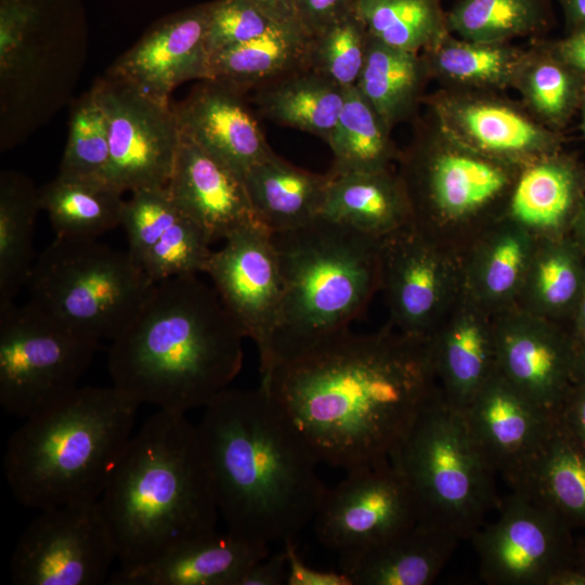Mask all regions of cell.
Returning <instances> with one entry per match:
<instances>
[{"instance_id":"8fae6325","label":"cell","mask_w":585,"mask_h":585,"mask_svg":"<svg viewBox=\"0 0 585 585\" xmlns=\"http://www.w3.org/2000/svg\"><path fill=\"white\" fill-rule=\"evenodd\" d=\"M91 90L108 129V181L123 193L167 186L181 139L173 104L108 74Z\"/></svg>"},{"instance_id":"2e32d148","label":"cell","mask_w":585,"mask_h":585,"mask_svg":"<svg viewBox=\"0 0 585 585\" xmlns=\"http://www.w3.org/2000/svg\"><path fill=\"white\" fill-rule=\"evenodd\" d=\"M210 10L211 2H206L164 17L116 61L108 75L167 103L181 83L208 80Z\"/></svg>"},{"instance_id":"277c9868","label":"cell","mask_w":585,"mask_h":585,"mask_svg":"<svg viewBox=\"0 0 585 585\" xmlns=\"http://www.w3.org/2000/svg\"><path fill=\"white\" fill-rule=\"evenodd\" d=\"M98 502L121 569L214 532L220 514L196 425L161 410L148 417Z\"/></svg>"},{"instance_id":"db71d44e","label":"cell","mask_w":585,"mask_h":585,"mask_svg":"<svg viewBox=\"0 0 585 585\" xmlns=\"http://www.w3.org/2000/svg\"><path fill=\"white\" fill-rule=\"evenodd\" d=\"M548 585H585V574L571 564L555 574Z\"/></svg>"},{"instance_id":"f546056e","label":"cell","mask_w":585,"mask_h":585,"mask_svg":"<svg viewBox=\"0 0 585 585\" xmlns=\"http://www.w3.org/2000/svg\"><path fill=\"white\" fill-rule=\"evenodd\" d=\"M40 209L39 193L15 172L0 179V307L26 285L34 265V229Z\"/></svg>"},{"instance_id":"52a82bcc","label":"cell","mask_w":585,"mask_h":585,"mask_svg":"<svg viewBox=\"0 0 585 585\" xmlns=\"http://www.w3.org/2000/svg\"><path fill=\"white\" fill-rule=\"evenodd\" d=\"M415 498L418 520L471 538L497 504L495 472L464 412L433 391L390 454Z\"/></svg>"},{"instance_id":"ee69618b","label":"cell","mask_w":585,"mask_h":585,"mask_svg":"<svg viewBox=\"0 0 585 585\" xmlns=\"http://www.w3.org/2000/svg\"><path fill=\"white\" fill-rule=\"evenodd\" d=\"M521 243L508 237L494 249L485 273V285L495 295L508 291L516 283L522 265Z\"/></svg>"},{"instance_id":"8992f818","label":"cell","mask_w":585,"mask_h":585,"mask_svg":"<svg viewBox=\"0 0 585 585\" xmlns=\"http://www.w3.org/2000/svg\"><path fill=\"white\" fill-rule=\"evenodd\" d=\"M271 236L284 283L272 369L278 361L350 328L379 284L382 244L321 217Z\"/></svg>"},{"instance_id":"816d5d0a","label":"cell","mask_w":585,"mask_h":585,"mask_svg":"<svg viewBox=\"0 0 585 585\" xmlns=\"http://www.w3.org/2000/svg\"><path fill=\"white\" fill-rule=\"evenodd\" d=\"M277 24L299 23L295 0H248Z\"/></svg>"},{"instance_id":"f35d334b","label":"cell","mask_w":585,"mask_h":585,"mask_svg":"<svg viewBox=\"0 0 585 585\" xmlns=\"http://www.w3.org/2000/svg\"><path fill=\"white\" fill-rule=\"evenodd\" d=\"M109 162L106 119L90 90L77 102L72 112L68 138L58 173L108 181Z\"/></svg>"},{"instance_id":"f6af8a7d","label":"cell","mask_w":585,"mask_h":585,"mask_svg":"<svg viewBox=\"0 0 585 585\" xmlns=\"http://www.w3.org/2000/svg\"><path fill=\"white\" fill-rule=\"evenodd\" d=\"M577 285L571 263L563 257L544 260L537 272V287L542 298L554 306L569 301Z\"/></svg>"},{"instance_id":"cb8c5ba5","label":"cell","mask_w":585,"mask_h":585,"mask_svg":"<svg viewBox=\"0 0 585 585\" xmlns=\"http://www.w3.org/2000/svg\"><path fill=\"white\" fill-rule=\"evenodd\" d=\"M311 36L299 23L276 24L263 35L210 56V80L242 93L309 68Z\"/></svg>"},{"instance_id":"3957f363","label":"cell","mask_w":585,"mask_h":585,"mask_svg":"<svg viewBox=\"0 0 585 585\" xmlns=\"http://www.w3.org/2000/svg\"><path fill=\"white\" fill-rule=\"evenodd\" d=\"M244 334L197 274L157 282L112 340L113 386L138 404L185 414L206 407L239 374Z\"/></svg>"},{"instance_id":"c3c4849f","label":"cell","mask_w":585,"mask_h":585,"mask_svg":"<svg viewBox=\"0 0 585 585\" xmlns=\"http://www.w3.org/2000/svg\"><path fill=\"white\" fill-rule=\"evenodd\" d=\"M288 572L287 555L284 547L256 562L243 576L239 585L286 584Z\"/></svg>"},{"instance_id":"8d00e7d4","label":"cell","mask_w":585,"mask_h":585,"mask_svg":"<svg viewBox=\"0 0 585 585\" xmlns=\"http://www.w3.org/2000/svg\"><path fill=\"white\" fill-rule=\"evenodd\" d=\"M543 15V0H460L446 27L464 40L502 43L531 30Z\"/></svg>"},{"instance_id":"603a6c76","label":"cell","mask_w":585,"mask_h":585,"mask_svg":"<svg viewBox=\"0 0 585 585\" xmlns=\"http://www.w3.org/2000/svg\"><path fill=\"white\" fill-rule=\"evenodd\" d=\"M497 370L540 407L557 415L573 388L572 361L556 341L530 330L508 332L496 341Z\"/></svg>"},{"instance_id":"7402d4cb","label":"cell","mask_w":585,"mask_h":585,"mask_svg":"<svg viewBox=\"0 0 585 585\" xmlns=\"http://www.w3.org/2000/svg\"><path fill=\"white\" fill-rule=\"evenodd\" d=\"M243 179L258 222L270 233H278L320 217L330 174L304 170L273 152Z\"/></svg>"},{"instance_id":"d590c367","label":"cell","mask_w":585,"mask_h":585,"mask_svg":"<svg viewBox=\"0 0 585 585\" xmlns=\"http://www.w3.org/2000/svg\"><path fill=\"white\" fill-rule=\"evenodd\" d=\"M354 11L372 38L413 52L437 46L447 28L439 0H356Z\"/></svg>"},{"instance_id":"bcb514c9","label":"cell","mask_w":585,"mask_h":585,"mask_svg":"<svg viewBox=\"0 0 585 585\" xmlns=\"http://www.w3.org/2000/svg\"><path fill=\"white\" fill-rule=\"evenodd\" d=\"M356 0H295L297 20L314 36L355 9Z\"/></svg>"},{"instance_id":"74e56055","label":"cell","mask_w":585,"mask_h":585,"mask_svg":"<svg viewBox=\"0 0 585 585\" xmlns=\"http://www.w3.org/2000/svg\"><path fill=\"white\" fill-rule=\"evenodd\" d=\"M370 36L355 11L311 36L309 68L348 89L356 86Z\"/></svg>"},{"instance_id":"7c38bea8","label":"cell","mask_w":585,"mask_h":585,"mask_svg":"<svg viewBox=\"0 0 585 585\" xmlns=\"http://www.w3.org/2000/svg\"><path fill=\"white\" fill-rule=\"evenodd\" d=\"M413 493L390 458L355 466L327 489L314 516V531L340 557L369 549L414 525Z\"/></svg>"},{"instance_id":"7dc6e473","label":"cell","mask_w":585,"mask_h":585,"mask_svg":"<svg viewBox=\"0 0 585 585\" xmlns=\"http://www.w3.org/2000/svg\"><path fill=\"white\" fill-rule=\"evenodd\" d=\"M287 555V585H352L342 571H323L314 569L303 561L298 552L295 540L283 543Z\"/></svg>"},{"instance_id":"f907efd6","label":"cell","mask_w":585,"mask_h":585,"mask_svg":"<svg viewBox=\"0 0 585 585\" xmlns=\"http://www.w3.org/2000/svg\"><path fill=\"white\" fill-rule=\"evenodd\" d=\"M562 63L585 76V29L575 30L558 48Z\"/></svg>"},{"instance_id":"4316f807","label":"cell","mask_w":585,"mask_h":585,"mask_svg":"<svg viewBox=\"0 0 585 585\" xmlns=\"http://www.w3.org/2000/svg\"><path fill=\"white\" fill-rule=\"evenodd\" d=\"M38 193L56 236L98 238L121 225L123 192L108 181L58 173Z\"/></svg>"},{"instance_id":"9a60e30c","label":"cell","mask_w":585,"mask_h":585,"mask_svg":"<svg viewBox=\"0 0 585 585\" xmlns=\"http://www.w3.org/2000/svg\"><path fill=\"white\" fill-rule=\"evenodd\" d=\"M461 411L489 466L517 490L543 451L557 418L497 369Z\"/></svg>"},{"instance_id":"7a4b0ae2","label":"cell","mask_w":585,"mask_h":585,"mask_svg":"<svg viewBox=\"0 0 585 585\" xmlns=\"http://www.w3.org/2000/svg\"><path fill=\"white\" fill-rule=\"evenodd\" d=\"M196 427L229 533L284 543L314 519L327 491L320 463L261 386L224 390Z\"/></svg>"},{"instance_id":"30bf717a","label":"cell","mask_w":585,"mask_h":585,"mask_svg":"<svg viewBox=\"0 0 585 585\" xmlns=\"http://www.w3.org/2000/svg\"><path fill=\"white\" fill-rule=\"evenodd\" d=\"M10 560L16 585H96L108 581L115 544L98 500L39 510Z\"/></svg>"},{"instance_id":"ffe728a7","label":"cell","mask_w":585,"mask_h":585,"mask_svg":"<svg viewBox=\"0 0 585 585\" xmlns=\"http://www.w3.org/2000/svg\"><path fill=\"white\" fill-rule=\"evenodd\" d=\"M270 555L269 544L217 531L187 541L154 560L119 568L110 585H239L245 573Z\"/></svg>"},{"instance_id":"6f0895ef","label":"cell","mask_w":585,"mask_h":585,"mask_svg":"<svg viewBox=\"0 0 585 585\" xmlns=\"http://www.w3.org/2000/svg\"><path fill=\"white\" fill-rule=\"evenodd\" d=\"M582 116H583V131H584V135H585V100H584V103H583V107H582Z\"/></svg>"},{"instance_id":"484cf974","label":"cell","mask_w":585,"mask_h":585,"mask_svg":"<svg viewBox=\"0 0 585 585\" xmlns=\"http://www.w3.org/2000/svg\"><path fill=\"white\" fill-rule=\"evenodd\" d=\"M330 174L320 217L380 237L410 210L405 187L386 170Z\"/></svg>"},{"instance_id":"f1b7e54d","label":"cell","mask_w":585,"mask_h":585,"mask_svg":"<svg viewBox=\"0 0 585 585\" xmlns=\"http://www.w3.org/2000/svg\"><path fill=\"white\" fill-rule=\"evenodd\" d=\"M422 240L415 236L400 237L382 245L381 253L394 314L406 335L415 338H421L440 290L435 256Z\"/></svg>"},{"instance_id":"9f6ffc18","label":"cell","mask_w":585,"mask_h":585,"mask_svg":"<svg viewBox=\"0 0 585 585\" xmlns=\"http://www.w3.org/2000/svg\"><path fill=\"white\" fill-rule=\"evenodd\" d=\"M577 364H578V372L581 374L580 380H582L580 386H585V349L583 350L581 358L577 361Z\"/></svg>"},{"instance_id":"60d3db41","label":"cell","mask_w":585,"mask_h":585,"mask_svg":"<svg viewBox=\"0 0 585 585\" xmlns=\"http://www.w3.org/2000/svg\"><path fill=\"white\" fill-rule=\"evenodd\" d=\"M574 197L572 172L558 164H541L521 177L511 200V211L532 226H555L570 209Z\"/></svg>"},{"instance_id":"836d02e7","label":"cell","mask_w":585,"mask_h":585,"mask_svg":"<svg viewBox=\"0 0 585 585\" xmlns=\"http://www.w3.org/2000/svg\"><path fill=\"white\" fill-rule=\"evenodd\" d=\"M428 198L445 213L461 214L493 198L505 185L498 168L456 153H440L418 165Z\"/></svg>"},{"instance_id":"4dcf8cb0","label":"cell","mask_w":585,"mask_h":585,"mask_svg":"<svg viewBox=\"0 0 585 585\" xmlns=\"http://www.w3.org/2000/svg\"><path fill=\"white\" fill-rule=\"evenodd\" d=\"M442 130L482 151L517 154L549 144L551 135L504 105L466 102L438 107Z\"/></svg>"},{"instance_id":"d6a6232c","label":"cell","mask_w":585,"mask_h":585,"mask_svg":"<svg viewBox=\"0 0 585 585\" xmlns=\"http://www.w3.org/2000/svg\"><path fill=\"white\" fill-rule=\"evenodd\" d=\"M389 129L356 86L346 89L342 109L327 141L333 154L329 172L386 170L392 155Z\"/></svg>"},{"instance_id":"ac0fdd59","label":"cell","mask_w":585,"mask_h":585,"mask_svg":"<svg viewBox=\"0 0 585 585\" xmlns=\"http://www.w3.org/2000/svg\"><path fill=\"white\" fill-rule=\"evenodd\" d=\"M167 188L211 244L243 227L261 225L243 177L183 133Z\"/></svg>"},{"instance_id":"681fc988","label":"cell","mask_w":585,"mask_h":585,"mask_svg":"<svg viewBox=\"0 0 585 585\" xmlns=\"http://www.w3.org/2000/svg\"><path fill=\"white\" fill-rule=\"evenodd\" d=\"M557 420L585 446V386L572 389L557 415Z\"/></svg>"},{"instance_id":"44dd1931","label":"cell","mask_w":585,"mask_h":585,"mask_svg":"<svg viewBox=\"0 0 585 585\" xmlns=\"http://www.w3.org/2000/svg\"><path fill=\"white\" fill-rule=\"evenodd\" d=\"M459 541L447 530L417 520L379 545L340 557V567L352 585H428Z\"/></svg>"},{"instance_id":"ba28073f","label":"cell","mask_w":585,"mask_h":585,"mask_svg":"<svg viewBox=\"0 0 585 585\" xmlns=\"http://www.w3.org/2000/svg\"><path fill=\"white\" fill-rule=\"evenodd\" d=\"M156 283L128 250L96 238L54 240L35 261L29 302L96 341L115 339L136 315Z\"/></svg>"},{"instance_id":"e0dca14e","label":"cell","mask_w":585,"mask_h":585,"mask_svg":"<svg viewBox=\"0 0 585 585\" xmlns=\"http://www.w3.org/2000/svg\"><path fill=\"white\" fill-rule=\"evenodd\" d=\"M121 226L127 250L155 283L205 273L211 243L178 207L167 186L132 192L125 203Z\"/></svg>"},{"instance_id":"b9f144b4","label":"cell","mask_w":585,"mask_h":585,"mask_svg":"<svg viewBox=\"0 0 585 585\" xmlns=\"http://www.w3.org/2000/svg\"><path fill=\"white\" fill-rule=\"evenodd\" d=\"M276 24L248 0L211 1L206 35L209 56L250 41Z\"/></svg>"},{"instance_id":"f5cc1de1","label":"cell","mask_w":585,"mask_h":585,"mask_svg":"<svg viewBox=\"0 0 585 585\" xmlns=\"http://www.w3.org/2000/svg\"><path fill=\"white\" fill-rule=\"evenodd\" d=\"M568 21L578 29H585V0H560Z\"/></svg>"},{"instance_id":"5bb4252c","label":"cell","mask_w":585,"mask_h":585,"mask_svg":"<svg viewBox=\"0 0 585 585\" xmlns=\"http://www.w3.org/2000/svg\"><path fill=\"white\" fill-rule=\"evenodd\" d=\"M571 531L550 508L514 491L496 521L471 537L482 580L491 585H548L555 574L573 564Z\"/></svg>"},{"instance_id":"5b68a950","label":"cell","mask_w":585,"mask_h":585,"mask_svg":"<svg viewBox=\"0 0 585 585\" xmlns=\"http://www.w3.org/2000/svg\"><path fill=\"white\" fill-rule=\"evenodd\" d=\"M140 404L110 387H79L24 419L3 457L20 504L38 510L98 500L132 437Z\"/></svg>"},{"instance_id":"d6986e66","label":"cell","mask_w":585,"mask_h":585,"mask_svg":"<svg viewBox=\"0 0 585 585\" xmlns=\"http://www.w3.org/2000/svg\"><path fill=\"white\" fill-rule=\"evenodd\" d=\"M173 109L181 133L242 177L273 153L244 93L224 82L202 80Z\"/></svg>"},{"instance_id":"4fadbf2b","label":"cell","mask_w":585,"mask_h":585,"mask_svg":"<svg viewBox=\"0 0 585 585\" xmlns=\"http://www.w3.org/2000/svg\"><path fill=\"white\" fill-rule=\"evenodd\" d=\"M205 273L245 338L253 341L261 379L271 369L280 327L284 283L271 233L261 225L243 227L213 250Z\"/></svg>"},{"instance_id":"11a10c76","label":"cell","mask_w":585,"mask_h":585,"mask_svg":"<svg viewBox=\"0 0 585 585\" xmlns=\"http://www.w3.org/2000/svg\"><path fill=\"white\" fill-rule=\"evenodd\" d=\"M573 564L585 574V538L575 542Z\"/></svg>"},{"instance_id":"e575fe53","label":"cell","mask_w":585,"mask_h":585,"mask_svg":"<svg viewBox=\"0 0 585 585\" xmlns=\"http://www.w3.org/2000/svg\"><path fill=\"white\" fill-rule=\"evenodd\" d=\"M435 348L429 346L434 372L444 379L443 393L450 403L464 410L496 372V346L482 328L470 321L446 333Z\"/></svg>"},{"instance_id":"7bdbcfd3","label":"cell","mask_w":585,"mask_h":585,"mask_svg":"<svg viewBox=\"0 0 585 585\" xmlns=\"http://www.w3.org/2000/svg\"><path fill=\"white\" fill-rule=\"evenodd\" d=\"M571 70L562 62H543L529 74V99L540 114L552 121L564 119L576 101L577 87Z\"/></svg>"},{"instance_id":"9c48e42d","label":"cell","mask_w":585,"mask_h":585,"mask_svg":"<svg viewBox=\"0 0 585 585\" xmlns=\"http://www.w3.org/2000/svg\"><path fill=\"white\" fill-rule=\"evenodd\" d=\"M99 341L57 322L31 302L0 307V404L23 419L75 390Z\"/></svg>"},{"instance_id":"1f68e13d","label":"cell","mask_w":585,"mask_h":585,"mask_svg":"<svg viewBox=\"0 0 585 585\" xmlns=\"http://www.w3.org/2000/svg\"><path fill=\"white\" fill-rule=\"evenodd\" d=\"M426 72L418 52L390 47L370 37L356 88L391 128L414 108Z\"/></svg>"},{"instance_id":"ab89813d","label":"cell","mask_w":585,"mask_h":585,"mask_svg":"<svg viewBox=\"0 0 585 585\" xmlns=\"http://www.w3.org/2000/svg\"><path fill=\"white\" fill-rule=\"evenodd\" d=\"M426 66L451 79L473 84H497L508 80L519 65V56L502 43L468 40L447 42L445 37L429 49Z\"/></svg>"},{"instance_id":"680465c9","label":"cell","mask_w":585,"mask_h":585,"mask_svg":"<svg viewBox=\"0 0 585 585\" xmlns=\"http://www.w3.org/2000/svg\"><path fill=\"white\" fill-rule=\"evenodd\" d=\"M583 316H584V320H585V298H584V303H583Z\"/></svg>"},{"instance_id":"83f0119b","label":"cell","mask_w":585,"mask_h":585,"mask_svg":"<svg viewBox=\"0 0 585 585\" xmlns=\"http://www.w3.org/2000/svg\"><path fill=\"white\" fill-rule=\"evenodd\" d=\"M514 491L550 508L571 528H585V446L557 420L540 456Z\"/></svg>"},{"instance_id":"d4e9b609","label":"cell","mask_w":585,"mask_h":585,"mask_svg":"<svg viewBox=\"0 0 585 585\" xmlns=\"http://www.w3.org/2000/svg\"><path fill=\"white\" fill-rule=\"evenodd\" d=\"M346 89L310 68L282 76L253 90L258 113L277 125L327 143L338 121Z\"/></svg>"},{"instance_id":"6da1fadb","label":"cell","mask_w":585,"mask_h":585,"mask_svg":"<svg viewBox=\"0 0 585 585\" xmlns=\"http://www.w3.org/2000/svg\"><path fill=\"white\" fill-rule=\"evenodd\" d=\"M429 346L350 328L278 361L260 386L317 461L386 459L433 393Z\"/></svg>"}]
</instances>
